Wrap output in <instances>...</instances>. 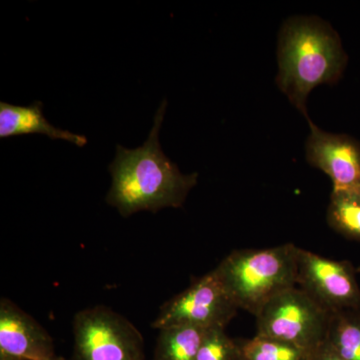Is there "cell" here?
<instances>
[{
    "mask_svg": "<svg viewBox=\"0 0 360 360\" xmlns=\"http://www.w3.org/2000/svg\"><path fill=\"white\" fill-rule=\"evenodd\" d=\"M163 101L155 117L148 141L135 149L116 146L115 160L108 167L112 184L106 201L122 217L139 212H158L165 207H181L198 174H182L163 153L160 130L167 110Z\"/></svg>",
    "mask_w": 360,
    "mask_h": 360,
    "instance_id": "6da1fadb",
    "label": "cell"
},
{
    "mask_svg": "<svg viewBox=\"0 0 360 360\" xmlns=\"http://www.w3.org/2000/svg\"><path fill=\"white\" fill-rule=\"evenodd\" d=\"M277 58V86L307 120L310 92L321 84H338L348 60L338 33L317 16H292L284 21Z\"/></svg>",
    "mask_w": 360,
    "mask_h": 360,
    "instance_id": "7a4b0ae2",
    "label": "cell"
},
{
    "mask_svg": "<svg viewBox=\"0 0 360 360\" xmlns=\"http://www.w3.org/2000/svg\"><path fill=\"white\" fill-rule=\"evenodd\" d=\"M298 251L292 243L236 250L215 270L238 309L257 316L274 296L297 286Z\"/></svg>",
    "mask_w": 360,
    "mask_h": 360,
    "instance_id": "3957f363",
    "label": "cell"
},
{
    "mask_svg": "<svg viewBox=\"0 0 360 360\" xmlns=\"http://www.w3.org/2000/svg\"><path fill=\"white\" fill-rule=\"evenodd\" d=\"M333 314L295 286L274 296L258 312L257 335L311 352L326 342Z\"/></svg>",
    "mask_w": 360,
    "mask_h": 360,
    "instance_id": "277c9868",
    "label": "cell"
},
{
    "mask_svg": "<svg viewBox=\"0 0 360 360\" xmlns=\"http://www.w3.org/2000/svg\"><path fill=\"white\" fill-rule=\"evenodd\" d=\"M73 336L75 360H144L139 329L108 307L99 305L78 312Z\"/></svg>",
    "mask_w": 360,
    "mask_h": 360,
    "instance_id": "5b68a950",
    "label": "cell"
},
{
    "mask_svg": "<svg viewBox=\"0 0 360 360\" xmlns=\"http://www.w3.org/2000/svg\"><path fill=\"white\" fill-rule=\"evenodd\" d=\"M238 310L214 269L165 302L153 322V328L158 330L179 326L225 328Z\"/></svg>",
    "mask_w": 360,
    "mask_h": 360,
    "instance_id": "8992f818",
    "label": "cell"
},
{
    "mask_svg": "<svg viewBox=\"0 0 360 360\" xmlns=\"http://www.w3.org/2000/svg\"><path fill=\"white\" fill-rule=\"evenodd\" d=\"M297 285L331 314L360 309V288L347 262L298 251Z\"/></svg>",
    "mask_w": 360,
    "mask_h": 360,
    "instance_id": "52a82bcc",
    "label": "cell"
},
{
    "mask_svg": "<svg viewBox=\"0 0 360 360\" xmlns=\"http://www.w3.org/2000/svg\"><path fill=\"white\" fill-rule=\"evenodd\" d=\"M307 122V162L328 175L333 191L360 189V141L350 135L323 131L310 118Z\"/></svg>",
    "mask_w": 360,
    "mask_h": 360,
    "instance_id": "ba28073f",
    "label": "cell"
},
{
    "mask_svg": "<svg viewBox=\"0 0 360 360\" xmlns=\"http://www.w3.org/2000/svg\"><path fill=\"white\" fill-rule=\"evenodd\" d=\"M46 329L7 298L0 302V360H58Z\"/></svg>",
    "mask_w": 360,
    "mask_h": 360,
    "instance_id": "9c48e42d",
    "label": "cell"
},
{
    "mask_svg": "<svg viewBox=\"0 0 360 360\" xmlns=\"http://www.w3.org/2000/svg\"><path fill=\"white\" fill-rule=\"evenodd\" d=\"M44 104L34 101L28 106H18L1 101L0 103V137L18 136L25 134H44L51 139H63L78 148L86 146L84 135L75 134L68 130L53 127L45 117Z\"/></svg>",
    "mask_w": 360,
    "mask_h": 360,
    "instance_id": "30bf717a",
    "label": "cell"
},
{
    "mask_svg": "<svg viewBox=\"0 0 360 360\" xmlns=\"http://www.w3.org/2000/svg\"><path fill=\"white\" fill-rule=\"evenodd\" d=\"M206 331L191 326L160 329L153 360H196Z\"/></svg>",
    "mask_w": 360,
    "mask_h": 360,
    "instance_id": "8fae6325",
    "label": "cell"
},
{
    "mask_svg": "<svg viewBox=\"0 0 360 360\" xmlns=\"http://www.w3.org/2000/svg\"><path fill=\"white\" fill-rule=\"evenodd\" d=\"M326 220L333 231L360 241V189L333 191Z\"/></svg>",
    "mask_w": 360,
    "mask_h": 360,
    "instance_id": "7c38bea8",
    "label": "cell"
},
{
    "mask_svg": "<svg viewBox=\"0 0 360 360\" xmlns=\"http://www.w3.org/2000/svg\"><path fill=\"white\" fill-rule=\"evenodd\" d=\"M326 342L345 360H360V309L331 316Z\"/></svg>",
    "mask_w": 360,
    "mask_h": 360,
    "instance_id": "4fadbf2b",
    "label": "cell"
},
{
    "mask_svg": "<svg viewBox=\"0 0 360 360\" xmlns=\"http://www.w3.org/2000/svg\"><path fill=\"white\" fill-rule=\"evenodd\" d=\"M238 342L241 360H307L310 354L290 343L257 335Z\"/></svg>",
    "mask_w": 360,
    "mask_h": 360,
    "instance_id": "5bb4252c",
    "label": "cell"
},
{
    "mask_svg": "<svg viewBox=\"0 0 360 360\" xmlns=\"http://www.w3.org/2000/svg\"><path fill=\"white\" fill-rule=\"evenodd\" d=\"M196 360H241L238 341L225 333V328L207 329Z\"/></svg>",
    "mask_w": 360,
    "mask_h": 360,
    "instance_id": "9a60e30c",
    "label": "cell"
},
{
    "mask_svg": "<svg viewBox=\"0 0 360 360\" xmlns=\"http://www.w3.org/2000/svg\"><path fill=\"white\" fill-rule=\"evenodd\" d=\"M307 360H345L328 342H324L314 352H310Z\"/></svg>",
    "mask_w": 360,
    "mask_h": 360,
    "instance_id": "2e32d148",
    "label": "cell"
},
{
    "mask_svg": "<svg viewBox=\"0 0 360 360\" xmlns=\"http://www.w3.org/2000/svg\"><path fill=\"white\" fill-rule=\"evenodd\" d=\"M58 360H65V359H63V357H59Z\"/></svg>",
    "mask_w": 360,
    "mask_h": 360,
    "instance_id": "e0dca14e",
    "label": "cell"
}]
</instances>
